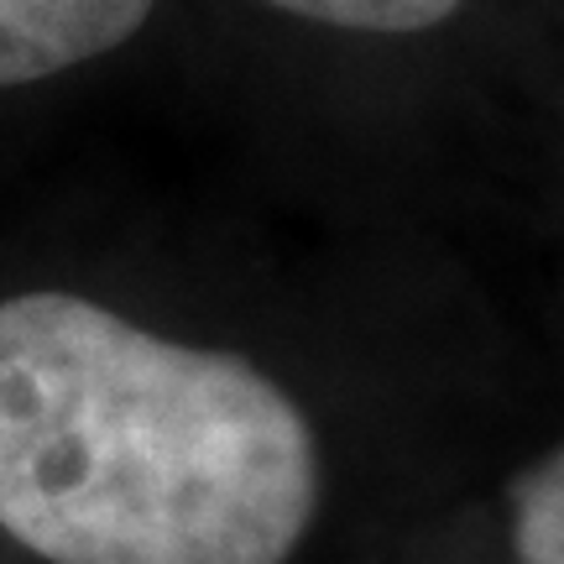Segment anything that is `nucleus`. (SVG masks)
I'll list each match as a JSON object with an SVG mask.
<instances>
[{
    "label": "nucleus",
    "instance_id": "obj_1",
    "mask_svg": "<svg viewBox=\"0 0 564 564\" xmlns=\"http://www.w3.org/2000/svg\"><path fill=\"white\" fill-rule=\"evenodd\" d=\"M314 423L241 350L68 288L0 299V528L47 564H288L319 518Z\"/></svg>",
    "mask_w": 564,
    "mask_h": 564
},
{
    "label": "nucleus",
    "instance_id": "obj_2",
    "mask_svg": "<svg viewBox=\"0 0 564 564\" xmlns=\"http://www.w3.org/2000/svg\"><path fill=\"white\" fill-rule=\"evenodd\" d=\"M158 0H0V89L74 74L152 21Z\"/></svg>",
    "mask_w": 564,
    "mask_h": 564
},
{
    "label": "nucleus",
    "instance_id": "obj_3",
    "mask_svg": "<svg viewBox=\"0 0 564 564\" xmlns=\"http://www.w3.org/2000/svg\"><path fill=\"white\" fill-rule=\"evenodd\" d=\"M257 6L356 37H419L444 26L465 0H257Z\"/></svg>",
    "mask_w": 564,
    "mask_h": 564
},
{
    "label": "nucleus",
    "instance_id": "obj_4",
    "mask_svg": "<svg viewBox=\"0 0 564 564\" xmlns=\"http://www.w3.org/2000/svg\"><path fill=\"white\" fill-rule=\"evenodd\" d=\"M512 554L518 564H564V444L512 481Z\"/></svg>",
    "mask_w": 564,
    "mask_h": 564
}]
</instances>
